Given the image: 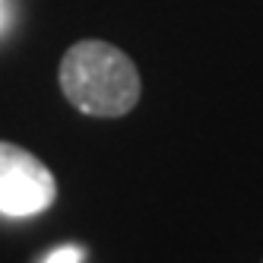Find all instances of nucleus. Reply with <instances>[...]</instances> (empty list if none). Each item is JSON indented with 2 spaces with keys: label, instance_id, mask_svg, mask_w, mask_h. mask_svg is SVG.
<instances>
[{
  "label": "nucleus",
  "instance_id": "f257e3e1",
  "mask_svg": "<svg viewBox=\"0 0 263 263\" xmlns=\"http://www.w3.org/2000/svg\"><path fill=\"white\" fill-rule=\"evenodd\" d=\"M64 99L92 118H124L140 102V70L127 54L108 42L83 39L61 58Z\"/></svg>",
  "mask_w": 263,
  "mask_h": 263
},
{
  "label": "nucleus",
  "instance_id": "f03ea898",
  "mask_svg": "<svg viewBox=\"0 0 263 263\" xmlns=\"http://www.w3.org/2000/svg\"><path fill=\"white\" fill-rule=\"evenodd\" d=\"M58 197L51 168L29 149L0 140V213L4 216H39Z\"/></svg>",
  "mask_w": 263,
  "mask_h": 263
},
{
  "label": "nucleus",
  "instance_id": "7ed1b4c3",
  "mask_svg": "<svg viewBox=\"0 0 263 263\" xmlns=\"http://www.w3.org/2000/svg\"><path fill=\"white\" fill-rule=\"evenodd\" d=\"M45 263H83V248H77V244H64V248L51 251L45 257Z\"/></svg>",
  "mask_w": 263,
  "mask_h": 263
},
{
  "label": "nucleus",
  "instance_id": "20e7f679",
  "mask_svg": "<svg viewBox=\"0 0 263 263\" xmlns=\"http://www.w3.org/2000/svg\"><path fill=\"white\" fill-rule=\"evenodd\" d=\"M0 4H4V0H0Z\"/></svg>",
  "mask_w": 263,
  "mask_h": 263
}]
</instances>
